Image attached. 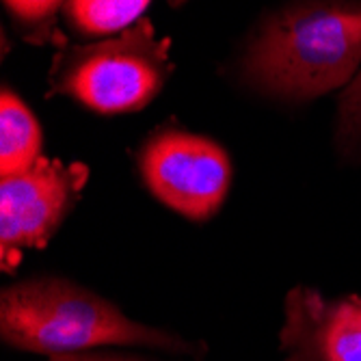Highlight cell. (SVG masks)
I'll return each mask as SVG.
<instances>
[{
    "instance_id": "obj_1",
    "label": "cell",
    "mask_w": 361,
    "mask_h": 361,
    "mask_svg": "<svg viewBox=\"0 0 361 361\" xmlns=\"http://www.w3.org/2000/svg\"><path fill=\"white\" fill-rule=\"evenodd\" d=\"M361 65V0H299L257 26L240 61L255 91L290 102L348 87Z\"/></svg>"
},
{
    "instance_id": "obj_2",
    "label": "cell",
    "mask_w": 361,
    "mask_h": 361,
    "mask_svg": "<svg viewBox=\"0 0 361 361\" xmlns=\"http://www.w3.org/2000/svg\"><path fill=\"white\" fill-rule=\"evenodd\" d=\"M0 338L37 355L82 353L97 346H143L202 357L206 346L128 318L117 305L59 277L18 281L0 294Z\"/></svg>"
},
{
    "instance_id": "obj_3",
    "label": "cell",
    "mask_w": 361,
    "mask_h": 361,
    "mask_svg": "<svg viewBox=\"0 0 361 361\" xmlns=\"http://www.w3.org/2000/svg\"><path fill=\"white\" fill-rule=\"evenodd\" d=\"M169 48L147 18L111 39L63 46L48 74L50 93L100 115L137 113L167 85L173 70Z\"/></svg>"
},
{
    "instance_id": "obj_4",
    "label": "cell",
    "mask_w": 361,
    "mask_h": 361,
    "mask_svg": "<svg viewBox=\"0 0 361 361\" xmlns=\"http://www.w3.org/2000/svg\"><path fill=\"white\" fill-rule=\"evenodd\" d=\"M137 165L156 200L190 221H208L221 210L234 176L223 145L176 126L147 137Z\"/></svg>"
},
{
    "instance_id": "obj_5",
    "label": "cell",
    "mask_w": 361,
    "mask_h": 361,
    "mask_svg": "<svg viewBox=\"0 0 361 361\" xmlns=\"http://www.w3.org/2000/svg\"><path fill=\"white\" fill-rule=\"evenodd\" d=\"M89 180L82 162L42 156L30 169L0 178V262L11 271L26 249H42L56 234Z\"/></svg>"
},
{
    "instance_id": "obj_6",
    "label": "cell",
    "mask_w": 361,
    "mask_h": 361,
    "mask_svg": "<svg viewBox=\"0 0 361 361\" xmlns=\"http://www.w3.org/2000/svg\"><path fill=\"white\" fill-rule=\"evenodd\" d=\"M283 361H361V299H324L299 286L286 297Z\"/></svg>"
},
{
    "instance_id": "obj_7",
    "label": "cell",
    "mask_w": 361,
    "mask_h": 361,
    "mask_svg": "<svg viewBox=\"0 0 361 361\" xmlns=\"http://www.w3.org/2000/svg\"><path fill=\"white\" fill-rule=\"evenodd\" d=\"M42 126L22 97L3 89L0 95V178L30 169L42 158Z\"/></svg>"
},
{
    "instance_id": "obj_8",
    "label": "cell",
    "mask_w": 361,
    "mask_h": 361,
    "mask_svg": "<svg viewBox=\"0 0 361 361\" xmlns=\"http://www.w3.org/2000/svg\"><path fill=\"white\" fill-rule=\"evenodd\" d=\"M152 0H68L63 16L82 37L119 35L137 24Z\"/></svg>"
},
{
    "instance_id": "obj_9",
    "label": "cell",
    "mask_w": 361,
    "mask_h": 361,
    "mask_svg": "<svg viewBox=\"0 0 361 361\" xmlns=\"http://www.w3.org/2000/svg\"><path fill=\"white\" fill-rule=\"evenodd\" d=\"M20 35L30 44H50L56 37V18L68 0H3Z\"/></svg>"
},
{
    "instance_id": "obj_10",
    "label": "cell",
    "mask_w": 361,
    "mask_h": 361,
    "mask_svg": "<svg viewBox=\"0 0 361 361\" xmlns=\"http://www.w3.org/2000/svg\"><path fill=\"white\" fill-rule=\"evenodd\" d=\"M338 143L344 152H361V72L340 97Z\"/></svg>"
},
{
    "instance_id": "obj_11",
    "label": "cell",
    "mask_w": 361,
    "mask_h": 361,
    "mask_svg": "<svg viewBox=\"0 0 361 361\" xmlns=\"http://www.w3.org/2000/svg\"><path fill=\"white\" fill-rule=\"evenodd\" d=\"M48 361H154L145 357H133V355H115V353H93V350H82V353H65V355H52Z\"/></svg>"
}]
</instances>
